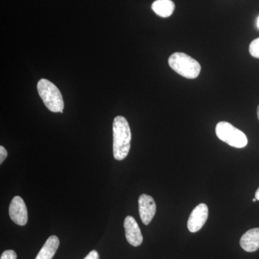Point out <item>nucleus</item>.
Returning <instances> with one entry per match:
<instances>
[{
  "label": "nucleus",
  "mask_w": 259,
  "mask_h": 259,
  "mask_svg": "<svg viewBox=\"0 0 259 259\" xmlns=\"http://www.w3.org/2000/svg\"><path fill=\"white\" fill-rule=\"evenodd\" d=\"M113 155L117 161H122L127 157L131 149V131L128 122L122 116L114 119Z\"/></svg>",
  "instance_id": "f257e3e1"
},
{
  "label": "nucleus",
  "mask_w": 259,
  "mask_h": 259,
  "mask_svg": "<svg viewBox=\"0 0 259 259\" xmlns=\"http://www.w3.org/2000/svg\"><path fill=\"white\" fill-rule=\"evenodd\" d=\"M168 64L174 71L187 79H196L201 71L198 61L185 53L177 52L168 59Z\"/></svg>",
  "instance_id": "f03ea898"
},
{
  "label": "nucleus",
  "mask_w": 259,
  "mask_h": 259,
  "mask_svg": "<svg viewBox=\"0 0 259 259\" xmlns=\"http://www.w3.org/2000/svg\"><path fill=\"white\" fill-rule=\"evenodd\" d=\"M37 92L46 107L53 112H64V102L62 95L55 84L42 79L37 82Z\"/></svg>",
  "instance_id": "7ed1b4c3"
},
{
  "label": "nucleus",
  "mask_w": 259,
  "mask_h": 259,
  "mask_svg": "<svg viewBox=\"0 0 259 259\" xmlns=\"http://www.w3.org/2000/svg\"><path fill=\"white\" fill-rule=\"evenodd\" d=\"M215 133L218 139L232 147L242 148L248 144L246 136L229 122L224 121L218 122Z\"/></svg>",
  "instance_id": "20e7f679"
},
{
  "label": "nucleus",
  "mask_w": 259,
  "mask_h": 259,
  "mask_svg": "<svg viewBox=\"0 0 259 259\" xmlns=\"http://www.w3.org/2000/svg\"><path fill=\"white\" fill-rule=\"evenodd\" d=\"M9 214L12 221L18 225L23 226L28 223V209L22 197L15 196L10 204Z\"/></svg>",
  "instance_id": "39448f33"
},
{
  "label": "nucleus",
  "mask_w": 259,
  "mask_h": 259,
  "mask_svg": "<svg viewBox=\"0 0 259 259\" xmlns=\"http://www.w3.org/2000/svg\"><path fill=\"white\" fill-rule=\"evenodd\" d=\"M208 207L207 204H199L192 210L187 222V228L191 233H196L203 227L208 218Z\"/></svg>",
  "instance_id": "423d86ee"
},
{
  "label": "nucleus",
  "mask_w": 259,
  "mask_h": 259,
  "mask_svg": "<svg viewBox=\"0 0 259 259\" xmlns=\"http://www.w3.org/2000/svg\"><path fill=\"white\" fill-rule=\"evenodd\" d=\"M139 214L144 225L149 224L156 212V204L154 199L147 194H141L139 199Z\"/></svg>",
  "instance_id": "0eeeda50"
},
{
  "label": "nucleus",
  "mask_w": 259,
  "mask_h": 259,
  "mask_svg": "<svg viewBox=\"0 0 259 259\" xmlns=\"http://www.w3.org/2000/svg\"><path fill=\"white\" fill-rule=\"evenodd\" d=\"M124 228L125 231V237L127 242L133 246L137 247L142 244V233L139 225L132 216H127L124 221Z\"/></svg>",
  "instance_id": "6e6552de"
},
{
  "label": "nucleus",
  "mask_w": 259,
  "mask_h": 259,
  "mask_svg": "<svg viewBox=\"0 0 259 259\" xmlns=\"http://www.w3.org/2000/svg\"><path fill=\"white\" fill-rule=\"evenodd\" d=\"M240 244L247 252H254L259 249V228H253L241 237Z\"/></svg>",
  "instance_id": "1a4fd4ad"
},
{
  "label": "nucleus",
  "mask_w": 259,
  "mask_h": 259,
  "mask_svg": "<svg viewBox=\"0 0 259 259\" xmlns=\"http://www.w3.org/2000/svg\"><path fill=\"white\" fill-rule=\"evenodd\" d=\"M59 243L60 242L57 236L49 237L35 259H52L59 248Z\"/></svg>",
  "instance_id": "9d476101"
},
{
  "label": "nucleus",
  "mask_w": 259,
  "mask_h": 259,
  "mask_svg": "<svg viewBox=\"0 0 259 259\" xmlns=\"http://www.w3.org/2000/svg\"><path fill=\"white\" fill-rule=\"evenodd\" d=\"M151 8L155 13L161 18H168L173 14L175 5L171 0H156Z\"/></svg>",
  "instance_id": "9b49d317"
},
{
  "label": "nucleus",
  "mask_w": 259,
  "mask_h": 259,
  "mask_svg": "<svg viewBox=\"0 0 259 259\" xmlns=\"http://www.w3.org/2000/svg\"><path fill=\"white\" fill-rule=\"evenodd\" d=\"M249 52L253 57L259 59V37L250 42Z\"/></svg>",
  "instance_id": "f8f14e48"
},
{
  "label": "nucleus",
  "mask_w": 259,
  "mask_h": 259,
  "mask_svg": "<svg viewBox=\"0 0 259 259\" xmlns=\"http://www.w3.org/2000/svg\"><path fill=\"white\" fill-rule=\"evenodd\" d=\"M0 259H17V254L14 250H7L3 252Z\"/></svg>",
  "instance_id": "ddd939ff"
},
{
  "label": "nucleus",
  "mask_w": 259,
  "mask_h": 259,
  "mask_svg": "<svg viewBox=\"0 0 259 259\" xmlns=\"http://www.w3.org/2000/svg\"><path fill=\"white\" fill-rule=\"evenodd\" d=\"M8 151L3 146H0V163H3L8 156Z\"/></svg>",
  "instance_id": "4468645a"
},
{
  "label": "nucleus",
  "mask_w": 259,
  "mask_h": 259,
  "mask_svg": "<svg viewBox=\"0 0 259 259\" xmlns=\"http://www.w3.org/2000/svg\"><path fill=\"white\" fill-rule=\"evenodd\" d=\"M83 259H100V255L97 250H93Z\"/></svg>",
  "instance_id": "2eb2a0df"
},
{
  "label": "nucleus",
  "mask_w": 259,
  "mask_h": 259,
  "mask_svg": "<svg viewBox=\"0 0 259 259\" xmlns=\"http://www.w3.org/2000/svg\"><path fill=\"white\" fill-rule=\"evenodd\" d=\"M255 198L259 201V188L256 190V192H255Z\"/></svg>",
  "instance_id": "dca6fc26"
},
{
  "label": "nucleus",
  "mask_w": 259,
  "mask_h": 259,
  "mask_svg": "<svg viewBox=\"0 0 259 259\" xmlns=\"http://www.w3.org/2000/svg\"><path fill=\"white\" fill-rule=\"evenodd\" d=\"M257 115H258V118L259 120V105L258 107V109H257Z\"/></svg>",
  "instance_id": "f3484780"
},
{
  "label": "nucleus",
  "mask_w": 259,
  "mask_h": 259,
  "mask_svg": "<svg viewBox=\"0 0 259 259\" xmlns=\"http://www.w3.org/2000/svg\"><path fill=\"white\" fill-rule=\"evenodd\" d=\"M257 25H258V28H259V17H258V21H257Z\"/></svg>",
  "instance_id": "a211bd4d"
},
{
  "label": "nucleus",
  "mask_w": 259,
  "mask_h": 259,
  "mask_svg": "<svg viewBox=\"0 0 259 259\" xmlns=\"http://www.w3.org/2000/svg\"><path fill=\"white\" fill-rule=\"evenodd\" d=\"M257 199L254 198V199H253V202H255V201H256Z\"/></svg>",
  "instance_id": "6ab92c4d"
}]
</instances>
